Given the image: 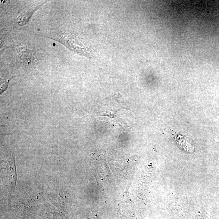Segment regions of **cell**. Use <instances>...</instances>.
I'll return each mask as SVG.
<instances>
[{"label": "cell", "mask_w": 219, "mask_h": 219, "mask_svg": "<svg viewBox=\"0 0 219 219\" xmlns=\"http://www.w3.org/2000/svg\"><path fill=\"white\" fill-rule=\"evenodd\" d=\"M33 12L34 11H31V10L30 11L27 10L24 13L21 14L20 15L17 17V23L19 25L23 26L27 23V21L29 20V17L31 16Z\"/></svg>", "instance_id": "obj_2"}, {"label": "cell", "mask_w": 219, "mask_h": 219, "mask_svg": "<svg viewBox=\"0 0 219 219\" xmlns=\"http://www.w3.org/2000/svg\"><path fill=\"white\" fill-rule=\"evenodd\" d=\"M14 44L15 53L17 63L28 65L33 64L36 61H37L36 52L34 49L33 50H29L17 42Z\"/></svg>", "instance_id": "obj_1"}]
</instances>
